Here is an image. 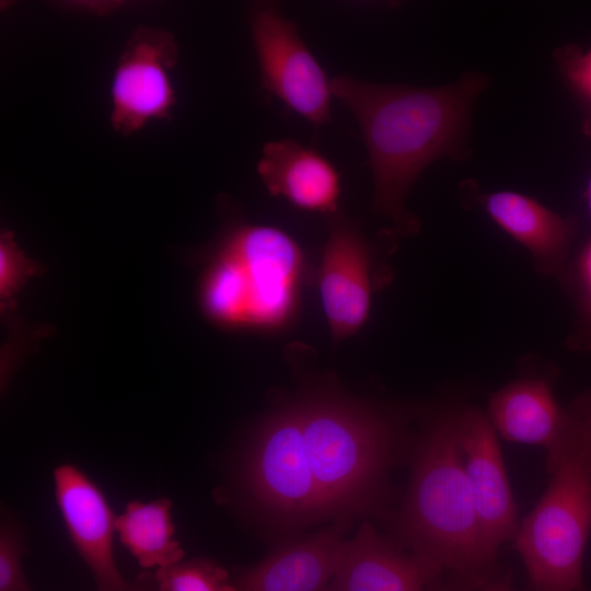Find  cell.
<instances>
[{"instance_id": "obj_1", "label": "cell", "mask_w": 591, "mask_h": 591, "mask_svg": "<svg viewBox=\"0 0 591 591\" xmlns=\"http://www.w3.org/2000/svg\"><path fill=\"white\" fill-rule=\"evenodd\" d=\"M487 84V76L474 72L438 88L378 84L350 74L332 79L333 96L362 131L373 177L372 209L397 233L419 230L405 199L422 171L440 158L465 154L470 113Z\"/></svg>"}, {"instance_id": "obj_2", "label": "cell", "mask_w": 591, "mask_h": 591, "mask_svg": "<svg viewBox=\"0 0 591 591\" xmlns=\"http://www.w3.org/2000/svg\"><path fill=\"white\" fill-rule=\"evenodd\" d=\"M398 525L414 552L485 581L496 555L485 542L464 475L457 414L439 419L424 439Z\"/></svg>"}, {"instance_id": "obj_3", "label": "cell", "mask_w": 591, "mask_h": 591, "mask_svg": "<svg viewBox=\"0 0 591 591\" xmlns=\"http://www.w3.org/2000/svg\"><path fill=\"white\" fill-rule=\"evenodd\" d=\"M299 402L323 518L370 511L390 463L392 425L373 407L333 390L305 393Z\"/></svg>"}, {"instance_id": "obj_4", "label": "cell", "mask_w": 591, "mask_h": 591, "mask_svg": "<svg viewBox=\"0 0 591 591\" xmlns=\"http://www.w3.org/2000/svg\"><path fill=\"white\" fill-rule=\"evenodd\" d=\"M545 493L519 526L514 545L535 591H580L591 532V455L552 472Z\"/></svg>"}, {"instance_id": "obj_5", "label": "cell", "mask_w": 591, "mask_h": 591, "mask_svg": "<svg viewBox=\"0 0 591 591\" xmlns=\"http://www.w3.org/2000/svg\"><path fill=\"white\" fill-rule=\"evenodd\" d=\"M213 255L227 275L242 327L279 331L293 321L304 257L288 233L237 222L221 235Z\"/></svg>"}, {"instance_id": "obj_6", "label": "cell", "mask_w": 591, "mask_h": 591, "mask_svg": "<svg viewBox=\"0 0 591 591\" xmlns=\"http://www.w3.org/2000/svg\"><path fill=\"white\" fill-rule=\"evenodd\" d=\"M240 477L251 501L277 521L298 525L323 518L299 397L281 404L259 424L243 455Z\"/></svg>"}, {"instance_id": "obj_7", "label": "cell", "mask_w": 591, "mask_h": 591, "mask_svg": "<svg viewBox=\"0 0 591 591\" xmlns=\"http://www.w3.org/2000/svg\"><path fill=\"white\" fill-rule=\"evenodd\" d=\"M248 24L262 86L289 109L321 127L332 120V79L273 2L252 4Z\"/></svg>"}, {"instance_id": "obj_8", "label": "cell", "mask_w": 591, "mask_h": 591, "mask_svg": "<svg viewBox=\"0 0 591 591\" xmlns=\"http://www.w3.org/2000/svg\"><path fill=\"white\" fill-rule=\"evenodd\" d=\"M176 59L177 45L170 32L144 26L134 32L111 84V124L117 132L131 135L152 120L170 117L175 104L171 70Z\"/></svg>"}, {"instance_id": "obj_9", "label": "cell", "mask_w": 591, "mask_h": 591, "mask_svg": "<svg viewBox=\"0 0 591 591\" xmlns=\"http://www.w3.org/2000/svg\"><path fill=\"white\" fill-rule=\"evenodd\" d=\"M55 496L68 535L89 568L99 591H160L153 573L127 579L116 565L115 514L102 490L77 466L54 471Z\"/></svg>"}, {"instance_id": "obj_10", "label": "cell", "mask_w": 591, "mask_h": 591, "mask_svg": "<svg viewBox=\"0 0 591 591\" xmlns=\"http://www.w3.org/2000/svg\"><path fill=\"white\" fill-rule=\"evenodd\" d=\"M326 222L318 292L332 338L339 343L355 335L368 320L373 248L359 224L340 211L327 216Z\"/></svg>"}, {"instance_id": "obj_11", "label": "cell", "mask_w": 591, "mask_h": 591, "mask_svg": "<svg viewBox=\"0 0 591 591\" xmlns=\"http://www.w3.org/2000/svg\"><path fill=\"white\" fill-rule=\"evenodd\" d=\"M457 417L464 475L485 542L496 555L520 526L496 431L476 408L463 409Z\"/></svg>"}, {"instance_id": "obj_12", "label": "cell", "mask_w": 591, "mask_h": 591, "mask_svg": "<svg viewBox=\"0 0 591 591\" xmlns=\"http://www.w3.org/2000/svg\"><path fill=\"white\" fill-rule=\"evenodd\" d=\"M441 569L425 555L397 549L366 521L345 542L325 591H424Z\"/></svg>"}, {"instance_id": "obj_13", "label": "cell", "mask_w": 591, "mask_h": 591, "mask_svg": "<svg viewBox=\"0 0 591 591\" xmlns=\"http://www.w3.org/2000/svg\"><path fill=\"white\" fill-rule=\"evenodd\" d=\"M349 519H338L302 541L278 549L241 571L233 584L237 591H325L341 557Z\"/></svg>"}, {"instance_id": "obj_14", "label": "cell", "mask_w": 591, "mask_h": 591, "mask_svg": "<svg viewBox=\"0 0 591 591\" xmlns=\"http://www.w3.org/2000/svg\"><path fill=\"white\" fill-rule=\"evenodd\" d=\"M257 173L270 195L298 209L326 217L339 211V173L321 153L291 138L264 146Z\"/></svg>"}, {"instance_id": "obj_15", "label": "cell", "mask_w": 591, "mask_h": 591, "mask_svg": "<svg viewBox=\"0 0 591 591\" xmlns=\"http://www.w3.org/2000/svg\"><path fill=\"white\" fill-rule=\"evenodd\" d=\"M488 420L509 441L544 447L547 465L560 455L569 428L568 412L558 406L552 387L540 378L518 379L493 394Z\"/></svg>"}, {"instance_id": "obj_16", "label": "cell", "mask_w": 591, "mask_h": 591, "mask_svg": "<svg viewBox=\"0 0 591 591\" xmlns=\"http://www.w3.org/2000/svg\"><path fill=\"white\" fill-rule=\"evenodd\" d=\"M487 215L533 256L544 275L565 268L573 224L534 198L514 192L479 196Z\"/></svg>"}, {"instance_id": "obj_17", "label": "cell", "mask_w": 591, "mask_h": 591, "mask_svg": "<svg viewBox=\"0 0 591 591\" xmlns=\"http://www.w3.org/2000/svg\"><path fill=\"white\" fill-rule=\"evenodd\" d=\"M172 501L161 497L150 502L130 501L115 518L121 544L144 568L167 567L184 559L185 552L174 538Z\"/></svg>"}, {"instance_id": "obj_18", "label": "cell", "mask_w": 591, "mask_h": 591, "mask_svg": "<svg viewBox=\"0 0 591 591\" xmlns=\"http://www.w3.org/2000/svg\"><path fill=\"white\" fill-rule=\"evenodd\" d=\"M153 578L160 591H237L228 571L207 558L157 568Z\"/></svg>"}, {"instance_id": "obj_19", "label": "cell", "mask_w": 591, "mask_h": 591, "mask_svg": "<svg viewBox=\"0 0 591 591\" xmlns=\"http://www.w3.org/2000/svg\"><path fill=\"white\" fill-rule=\"evenodd\" d=\"M26 552L22 528L3 520L0 528V591H33L22 567Z\"/></svg>"}, {"instance_id": "obj_20", "label": "cell", "mask_w": 591, "mask_h": 591, "mask_svg": "<svg viewBox=\"0 0 591 591\" xmlns=\"http://www.w3.org/2000/svg\"><path fill=\"white\" fill-rule=\"evenodd\" d=\"M569 415L568 454L591 455V399L579 402Z\"/></svg>"}, {"instance_id": "obj_21", "label": "cell", "mask_w": 591, "mask_h": 591, "mask_svg": "<svg viewBox=\"0 0 591 591\" xmlns=\"http://www.w3.org/2000/svg\"><path fill=\"white\" fill-rule=\"evenodd\" d=\"M563 69L575 89L591 101V50L584 55H560Z\"/></svg>"}, {"instance_id": "obj_22", "label": "cell", "mask_w": 591, "mask_h": 591, "mask_svg": "<svg viewBox=\"0 0 591 591\" xmlns=\"http://www.w3.org/2000/svg\"><path fill=\"white\" fill-rule=\"evenodd\" d=\"M576 277L583 308L591 320V243L587 245L577 262Z\"/></svg>"}, {"instance_id": "obj_23", "label": "cell", "mask_w": 591, "mask_h": 591, "mask_svg": "<svg viewBox=\"0 0 591 591\" xmlns=\"http://www.w3.org/2000/svg\"><path fill=\"white\" fill-rule=\"evenodd\" d=\"M480 591H513L507 584L501 582H487L485 583Z\"/></svg>"}, {"instance_id": "obj_24", "label": "cell", "mask_w": 591, "mask_h": 591, "mask_svg": "<svg viewBox=\"0 0 591 591\" xmlns=\"http://www.w3.org/2000/svg\"><path fill=\"white\" fill-rule=\"evenodd\" d=\"M587 200H588V206L591 213V177H590L588 188H587Z\"/></svg>"}, {"instance_id": "obj_25", "label": "cell", "mask_w": 591, "mask_h": 591, "mask_svg": "<svg viewBox=\"0 0 591 591\" xmlns=\"http://www.w3.org/2000/svg\"><path fill=\"white\" fill-rule=\"evenodd\" d=\"M436 591H460V590L442 589V590H436Z\"/></svg>"}]
</instances>
